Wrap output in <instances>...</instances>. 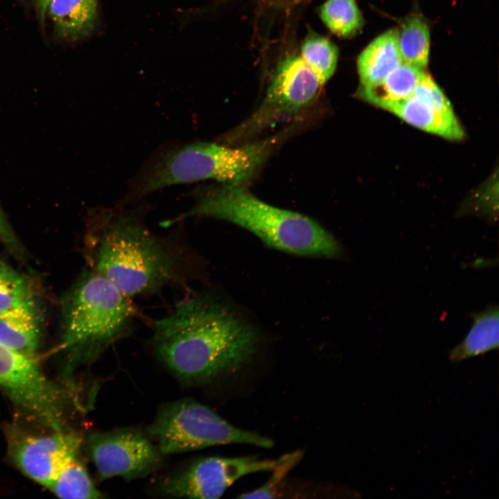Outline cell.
I'll list each match as a JSON object with an SVG mask.
<instances>
[{
  "mask_svg": "<svg viewBox=\"0 0 499 499\" xmlns=\"http://www.w3.org/2000/svg\"><path fill=\"white\" fill-rule=\"evenodd\" d=\"M152 342L167 369L194 385L242 366L254 353L257 337L225 306L196 294L155 322Z\"/></svg>",
  "mask_w": 499,
  "mask_h": 499,
  "instance_id": "6da1fadb",
  "label": "cell"
},
{
  "mask_svg": "<svg viewBox=\"0 0 499 499\" xmlns=\"http://www.w3.org/2000/svg\"><path fill=\"white\" fill-rule=\"evenodd\" d=\"M87 244L90 269L130 298L153 294L177 277L173 251L133 214L103 211Z\"/></svg>",
  "mask_w": 499,
  "mask_h": 499,
  "instance_id": "7a4b0ae2",
  "label": "cell"
},
{
  "mask_svg": "<svg viewBox=\"0 0 499 499\" xmlns=\"http://www.w3.org/2000/svg\"><path fill=\"white\" fill-rule=\"evenodd\" d=\"M195 202L186 212L165 225L191 217L214 218L240 226L265 244L299 256L336 257L341 247L336 239L314 220L270 205L243 185L222 184L193 193Z\"/></svg>",
  "mask_w": 499,
  "mask_h": 499,
  "instance_id": "3957f363",
  "label": "cell"
},
{
  "mask_svg": "<svg viewBox=\"0 0 499 499\" xmlns=\"http://www.w3.org/2000/svg\"><path fill=\"white\" fill-rule=\"evenodd\" d=\"M130 299L91 269L82 274L64 310L59 349L65 356L67 374L94 362L128 333L135 315Z\"/></svg>",
  "mask_w": 499,
  "mask_h": 499,
  "instance_id": "277c9868",
  "label": "cell"
},
{
  "mask_svg": "<svg viewBox=\"0 0 499 499\" xmlns=\"http://www.w3.org/2000/svg\"><path fill=\"white\" fill-rule=\"evenodd\" d=\"M279 140L275 136L238 147L195 142L167 152L134 188L137 198L174 184L203 180L243 185L259 170Z\"/></svg>",
  "mask_w": 499,
  "mask_h": 499,
  "instance_id": "5b68a950",
  "label": "cell"
},
{
  "mask_svg": "<svg viewBox=\"0 0 499 499\" xmlns=\"http://www.w3.org/2000/svg\"><path fill=\"white\" fill-rule=\"evenodd\" d=\"M148 435L162 455L229 444L263 448L274 444L268 437L232 426L207 405L190 399L162 405L148 428Z\"/></svg>",
  "mask_w": 499,
  "mask_h": 499,
  "instance_id": "8992f818",
  "label": "cell"
},
{
  "mask_svg": "<svg viewBox=\"0 0 499 499\" xmlns=\"http://www.w3.org/2000/svg\"><path fill=\"white\" fill-rule=\"evenodd\" d=\"M0 388L29 420L49 430L66 429L64 398L60 387L46 376L35 357L1 342Z\"/></svg>",
  "mask_w": 499,
  "mask_h": 499,
  "instance_id": "52a82bcc",
  "label": "cell"
},
{
  "mask_svg": "<svg viewBox=\"0 0 499 499\" xmlns=\"http://www.w3.org/2000/svg\"><path fill=\"white\" fill-rule=\"evenodd\" d=\"M321 86L300 55L289 53L274 69L261 105L239 128L229 134V139L252 134L297 113L315 98Z\"/></svg>",
  "mask_w": 499,
  "mask_h": 499,
  "instance_id": "ba28073f",
  "label": "cell"
},
{
  "mask_svg": "<svg viewBox=\"0 0 499 499\" xmlns=\"http://www.w3.org/2000/svg\"><path fill=\"white\" fill-rule=\"evenodd\" d=\"M85 449L101 480L144 478L162 460L161 453L149 436L131 428L92 433L86 439Z\"/></svg>",
  "mask_w": 499,
  "mask_h": 499,
  "instance_id": "9c48e42d",
  "label": "cell"
},
{
  "mask_svg": "<svg viewBox=\"0 0 499 499\" xmlns=\"http://www.w3.org/2000/svg\"><path fill=\"white\" fill-rule=\"evenodd\" d=\"M281 459H261L255 456L200 458L166 477L159 490L175 498H218L240 478L272 471Z\"/></svg>",
  "mask_w": 499,
  "mask_h": 499,
  "instance_id": "30bf717a",
  "label": "cell"
},
{
  "mask_svg": "<svg viewBox=\"0 0 499 499\" xmlns=\"http://www.w3.org/2000/svg\"><path fill=\"white\" fill-rule=\"evenodd\" d=\"M8 453L13 464L25 475L49 488L58 473L79 457L81 436L64 429L36 434L12 426L6 431Z\"/></svg>",
  "mask_w": 499,
  "mask_h": 499,
  "instance_id": "8fae6325",
  "label": "cell"
},
{
  "mask_svg": "<svg viewBox=\"0 0 499 499\" xmlns=\"http://www.w3.org/2000/svg\"><path fill=\"white\" fill-rule=\"evenodd\" d=\"M390 112L414 127L445 139L464 137L450 101L426 73L412 94Z\"/></svg>",
  "mask_w": 499,
  "mask_h": 499,
  "instance_id": "7c38bea8",
  "label": "cell"
},
{
  "mask_svg": "<svg viewBox=\"0 0 499 499\" xmlns=\"http://www.w3.org/2000/svg\"><path fill=\"white\" fill-rule=\"evenodd\" d=\"M402 63L398 30H389L374 40L359 55L357 69L360 87L378 82Z\"/></svg>",
  "mask_w": 499,
  "mask_h": 499,
  "instance_id": "4fadbf2b",
  "label": "cell"
},
{
  "mask_svg": "<svg viewBox=\"0 0 499 499\" xmlns=\"http://www.w3.org/2000/svg\"><path fill=\"white\" fill-rule=\"evenodd\" d=\"M424 73L423 69L402 63L378 82L360 87L359 94L369 103L390 112L412 94Z\"/></svg>",
  "mask_w": 499,
  "mask_h": 499,
  "instance_id": "5bb4252c",
  "label": "cell"
},
{
  "mask_svg": "<svg viewBox=\"0 0 499 499\" xmlns=\"http://www.w3.org/2000/svg\"><path fill=\"white\" fill-rule=\"evenodd\" d=\"M473 324L464 340L448 353L452 362L483 355L499 347V309L490 305L481 312L471 314Z\"/></svg>",
  "mask_w": 499,
  "mask_h": 499,
  "instance_id": "9a60e30c",
  "label": "cell"
},
{
  "mask_svg": "<svg viewBox=\"0 0 499 499\" xmlns=\"http://www.w3.org/2000/svg\"><path fill=\"white\" fill-rule=\"evenodd\" d=\"M97 5L98 0H51L46 15L59 36L78 40L94 27Z\"/></svg>",
  "mask_w": 499,
  "mask_h": 499,
  "instance_id": "2e32d148",
  "label": "cell"
},
{
  "mask_svg": "<svg viewBox=\"0 0 499 499\" xmlns=\"http://www.w3.org/2000/svg\"><path fill=\"white\" fill-rule=\"evenodd\" d=\"M0 315H19L39 319L36 295L27 277L0 261Z\"/></svg>",
  "mask_w": 499,
  "mask_h": 499,
  "instance_id": "e0dca14e",
  "label": "cell"
},
{
  "mask_svg": "<svg viewBox=\"0 0 499 499\" xmlns=\"http://www.w3.org/2000/svg\"><path fill=\"white\" fill-rule=\"evenodd\" d=\"M40 340L39 319L19 315H0V342L35 357Z\"/></svg>",
  "mask_w": 499,
  "mask_h": 499,
  "instance_id": "ac0fdd59",
  "label": "cell"
},
{
  "mask_svg": "<svg viewBox=\"0 0 499 499\" xmlns=\"http://www.w3.org/2000/svg\"><path fill=\"white\" fill-rule=\"evenodd\" d=\"M398 46L403 63L424 70L430 52L429 28L419 15L408 18L398 30Z\"/></svg>",
  "mask_w": 499,
  "mask_h": 499,
  "instance_id": "d6986e66",
  "label": "cell"
},
{
  "mask_svg": "<svg viewBox=\"0 0 499 499\" xmlns=\"http://www.w3.org/2000/svg\"><path fill=\"white\" fill-rule=\"evenodd\" d=\"M300 56L322 85L335 71L338 49L329 38L312 33L302 43Z\"/></svg>",
  "mask_w": 499,
  "mask_h": 499,
  "instance_id": "ffe728a7",
  "label": "cell"
},
{
  "mask_svg": "<svg viewBox=\"0 0 499 499\" xmlns=\"http://www.w3.org/2000/svg\"><path fill=\"white\" fill-rule=\"evenodd\" d=\"M49 489L61 498L103 497L94 486L80 457L71 460L58 473Z\"/></svg>",
  "mask_w": 499,
  "mask_h": 499,
  "instance_id": "44dd1931",
  "label": "cell"
},
{
  "mask_svg": "<svg viewBox=\"0 0 499 499\" xmlns=\"http://www.w3.org/2000/svg\"><path fill=\"white\" fill-rule=\"evenodd\" d=\"M319 17L335 35L348 37L363 25V19L355 0H326L319 8Z\"/></svg>",
  "mask_w": 499,
  "mask_h": 499,
  "instance_id": "7402d4cb",
  "label": "cell"
},
{
  "mask_svg": "<svg viewBox=\"0 0 499 499\" xmlns=\"http://www.w3.org/2000/svg\"><path fill=\"white\" fill-rule=\"evenodd\" d=\"M303 454L301 451L297 450L282 456L281 462L273 469L274 473L271 478L262 487L253 491L243 494L240 498H274L275 489L280 481L288 472L299 462Z\"/></svg>",
  "mask_w": 499,
  "mask_h": 499,
  "instance_id": "603a6c76",
  "label": "cell"
},
{
  "mask_svg": "<svg viewBox=\"0 0 499 499\" xmlns=\"http://www.w3.org/2000/svg\"><path fill=\"white\" fill-rule=\"evenodd\" d=\"M39 17L44 20L46 16L48 6L51 0H33Z\"/></svg>",
  "mask_w": 499,
  "mask_h": 499,
  "instance_id": "cb8c5ba5",
  "label": "cell"
},
{
  "mask_svg": "<svg viewBox=\"0 0 499 499\" xmlns=\"http://www.w3.org/2000/svg\"><path fill=\"white\" fill-rule=\"evenodd\" d=\"M268 2H270L272 3L276 4L277 6H292L295 3H298L302 1H304L305 0H265Z\"/></svg>",
  "mask_w": 499,
  "mask_h": 499,
  "instance_id": "d4e9b609",
  "label": "cell"
}]
</instances>
